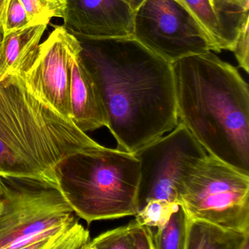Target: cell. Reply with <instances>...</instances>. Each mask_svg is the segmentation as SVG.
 Here are the masks:
<instances>
[{"instance_id": "obj_19", "label": "cell", "mask_w": 249, "mask_h": 249, "mask_svg": "<svg viewBox=\"0 0 249 249\" xmlns=\"http://www.w3.org/2000/svg\"><path fill=\"white\" fill-rule=\"evenodd\" d=\"M177 203L178 202H169L164 199L148 201L135 214V219L147 226L154 234L168 221Z\"/></svg>"}, {"instance_id": "obj_22", "label": "cell", "mask_w": 249, "mask_h": 249, "mask_svg": "<svg viewBox=\"0 0 249 249\" xmlns=\"http://www.w3.org/2000/svg\"><path fill=\"white\" fill-rule=\"evenodd\" d=\"M124 1H126L132 7V9L135 11L138 9V7L142 4L144 0H124Z\"/></svg>"}, {"instance_id": "obj_4", "label": "cell", "mask_w": 249, "mask_h": 249, "mask_svg": "<svg viewBox=\"0 0 249 249\" xmlns=\"http://www.w3.org/2000/svg\"><path fill=\"white\" fill-rule=\"evenodd\" d=\"M74 213L56 182L0 175V249H87Z\"/></svg>"}, {"instance_id": "obj_11", "label": "cell", "mask_w": 249, "mask_h": 249, "mask_svg": "<svg viewBox=\"0 0 249 249\" xmlns=\"http://www.w3.org/2000/svg\"><path fill=\"white\" fill-rule=\"evenodd\" d=\"M81 50L79 39L69 32L71 121L78 129L87 132L107 126V116L94 80L84 63Z\"/></svg>"}, {"instance_id": "obj_13", "label": "cell", "mask_w": 249, "mask_h": 249, "mask_svg": "<svg viewBox=\"0 0 249 249\" xmlns=\"http://www.w3.org/2000/svg\"><path fill=\"white\" fill-rule=\"evenodd\" d=\"M48 25H30L2 35L0 43V80L17 72L37 47Z\"/></svg>"}, {"instance_id": "obj_15", "label": "cell", "mask_w": 249, "mask_h": 249, "mask_svg": "<svg viewBox=\"0 0 249 249\" xmlns=\"http://www.w3.org/2000/svg\"><path fill=\"white\" fill-rule=\"evenodd\" d=\"M193 16L213 43L215 52L233 49V43L226 33L219 17L210 0H177Z\"/></svg>"}, {"instance_id": "obj_7", "label": "cell", "mask_w": 249, "mask_h": 249, "mask_svg": "<svg viewBox=\"0 0 249 249\" xmlns=\"http://www.w3.org/2000/svg\"><path fill=\"white\" fill-rule=\"evenodd\" d=\"M132 37L170 64L215 52L206 32L177 0H144L135 11Z\"/></svg>"}, {"instance_id": "obj_3", "label": "cell", "mask_w": 249, "mask_h": 249, "mask_svg": "<svg viewBox=\"0 0 249 249\" xmlns=\"http://www.w3.org/2000/svg\"><path fill=\"white\" fill-rule=\"evenodd\" d=\"M100 145L32 94L15 72L0 80V175L56 182L64 159Z\"/></svg>"}, {"instance_id": "obj_20", "label": "cell", "mask_w": 249, "mask_h": 249, "mask_svg": "<svg viewBox=\"0 0 249 249\" xmlns=\"http://www.w3.org/2000/svg\"><path fill=\"white\" fill-rule=\"evenodd\" d=\"M31 25L27 11L20 0H5L0 27L2 35L8 34Z\"/></svg>"}, {"instance_id": "obj_14", "label": "cell", "mask_w": 249, "mask_h": 249, "mask_svg": "<svg viewBox=\"0 0 249 249\" xmlns=\"http://www.w3.org/2000/svg\"><path fill=\"white\" fill-rule=\"evenodd\" d=\"M87 249H154L152 231L135 219L102 233L91 240Z\"/></svg>"}, {"instance_id": "obj_12", "label": "cell", "mask_w": 249, "mask_h": 249, "mask_svg": "<svg viewBox=\"0 0 249 249\" xmlns=\"http://www.w3.org/2000/svg\"><path fill=\"white\" fill-rule=\"evenodd\" d=\"M185 249H249V231L189 218Z\"/></svg>"}, {"instance_id": "obj_16", "label": "cell", "mask_w": 249, "mask_h": 249, "mask_svg": "<svg viewBox=\"0 0 249 249\" xmlns=\"http://www.w3.org/2000/svg\"><path fill=\"white\" fill-rule=\"evenodd\" d=\"M189 215L178 202L168 221L153 234L154 249H185Z\"/></svg>"}, {"instance_id": "obj_18", "label": "cell", "mask_w": 249, "mask_h": 249, "mask_svg": "<svg viewBox=\"0 0 249 249\" xmlns=\"http://www.w3.org/2000/svg\"><path fill=\"white\" fill-rule=\"evenodd\" d=\"M31 25H49L53 18L63 19L68 0H20Z\"/></svg>"}, {"instance_id": "obj_5", "label": "cell", "mask_w": 249, "mask_h": 249, "mask_svg": "<svg viewBox=\"0 0 249 249\" xmlns=\"http://www.w3.org/2000/svg\"><path fill=\"white\" fill-rule=\"evenodd\" d=\"M141 164L134 153L100 145L74 153L55 169V180L88 224L138 213Z\"/></svg>"}, {"instance_id": "obj_17", "label": "cell", "mask_w": 249, "mask_h": 249, "mask_svg": "<svg viewBox=\"0 0 249 249\" xmlns=\"http://www.w3.org/2000/svg\"><path fill=\"white\" fill-rule=\"evenodd\" d=\"M234 47L242 24L249 18V0H210Z\"/></svg>"}, {"instance_id": "obj_8", "label": "cell", "mask_w": 249, "mask_h": 249, "mask_svg": "<svg viewBox=\"0 0 249 249\" xmlns=\"http://www.w3.org/2000/svg\"><path fill=\"white\" fill-rule=\"evenodd\" d=\"M134 154L141 164L138 211L148 201L179 202L178 189L191 164L207 152L182 122L165 136L144 145Z\"/></svg>"}, {"instance_id": "obj_6", "label": "cell", "mask_w": 249, "mask_h": 249, "mask_svg": "<svg viewBox=\"0 0 249 249\" xmlns=\"http://www.w3.org/2000/svg\"><path fill=\"white\" fill-rule=\"evenodd\" d=\"M190 218L249 231V175L207 154L191 164L178 189Z\"/></svg>"}, {"instance_id": "obj_1", "label": "cell", "mask_w": 249, "mask_h": 249, "mask_svg": "<svg viewBox=\"0 0 249 249\" xmlns=\"http://www.w3.org/2000/svg\"><path fill=\"white\" fill-rule=\"evenodd\" d=\"M80 41L117 149L135 153L177 126L172 64L133 37Z\"/></svg>"}, {"instance_id": "obj_24", "label": "cell", "mask_w": 249, "mask_h": 249, "mask_svg": "<svg viewBox=\"0 0 249 249\" xmlns=\"http://www.w3.org/2000/svg\"><path fill=\"white\" fill-rule=\"evenodd\" d=\"M2 30H1V27H0V43H1V41H2Z\"/></svg>"}, {"instance_id": "obj_9", "label": "cell", "mask_w": 249, "mask_h": 249, "mask_svg": "<svg viewBox=\"0 0 249 249\" xmlns=\"http://www.w3.org/2000/svg\"><path fill=\"white\" fill-rule=\"evenodd\" d=\"M68 34L64 26H56L15 73L32 94L71 120Z\"/></svg>"}, {"instance_id": "obj_2", "label": "cell", "mask_w": 249, "mask_h": 249, "mask_svg": "<svg viewBox=\"0 0 249 249\" xmlns=\"http://www.w3.org/2000/svg\"><path fill=\"white\" fill-rule=\"evenodd\" d=\"M178 120L210 155L249 175V85L211 52L172 63Z\"/></svg>"}, {"instance_id": "obj_23", "label": "cell", "mask_w": 249, "mask_h": 249, "mask_svg": "<svg viewBox=\"0 0 249 249\" xmlns=\"http://www.w3.org/2000/svg\"><path fill=\"white\" fill-rule=\"evenodd\" d=\"M5 2V0H0V18H1V15H2V10H3Z\"/></svg>"}, {"instance_id": "obj_10", "label": "cell", "mask_w": 249, "mask_h": 249, "mask_svg": "<svg viewBox=\"0 0 249 249\" xmlns=\"http://www.w3.org/2000/svg\"><path fill=\"white\" fill-rule=\"evenodd\" d=\"M134 18L124 0H68L63 26L79 40L132 37Z\"/></svg>"}, {"instance_id": "obj_21", "label": "cell", "mask_w": 249, "mask_h": 249, "mask_svg": "<svg viewBox=\"0 0 249 249\" xmlns=\"http://www.w3.org/2000/svg\"><path fill=\"white\" fill-rule=\"evenodd\" d=\"M249 18H246L242 24L231 51L235 56L239 66L247 73L249 72Z\"/></svg>"}]
</instances>
